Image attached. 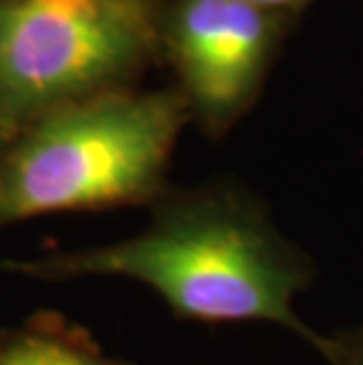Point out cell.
<instances>
[{
	"mask_svg": "<svg viewBox=\"0 0 363 365\" xmlns=\"http://www.w3.org/2000/svg\"><path fill=\"white\" fill-rule=\"evenodd\" d=\"M149 210V222L130 238L0 267L50 283L128 278L156 292L182 321L274 323L326 354L330 335L316 332L295 312L316 267L257 193L236 180L170 184Z\"/></svg>",
	"mask_w": 363,
	"mask_h": 365,
	"instance_id": "obj_1",
	"label": "cell"
},
{
	"mask_svg": "<svg viewBox=\"0 0 363 365\" xmlns=\"http://www.w3.org/2000/svg\"><path fill=\"white\" fill-rule=\"evenodd\" d=\"M191 123L175 88H126L61 106L0 149V229L48 215L151 207Z\"/></svg>",
	"mask_w": 363,
	"mask_h": 365,
	"instance_id": "obj_2",
	"label": "cell"
},
{
	"mask_svg": "<svg viewBox=\"0 0 363 365\" xmlns=\"http://www.w3.org/2000/svg\"><path fill=\"white\" fill-rule=\"evenodd\" d=\"M160 14L158 0H0V149L61 106L140 88Z\"/></svg>",
	"mask_w": 363,
	"mask_h": 365,
	"instance_id": "obj_3",
	"label": "cell"
},
{
	"mask_svg": "<svg viewBox=\"0 0 363 365\" xmlns=\"http://www.w3.org/2000/svg\"><path fill=\"white\" fill-rule=\"evenodd\" d=\"M283 36V14L236 0H173L160 14V61L191 123L220 139L257 102Z\"/></svg>",
	"mask_w": 363,
	"mask_h": 365,
	"instance_id": "obj_4",
	"label": "cell"
},
{
	"mask_svg": "<svg viewBox=\"0 0 363 365\" xmlns=\"http://www.w3.org/2000/svg\"><path fill=\"white\" fill-rule=\"evenodd\" d=\"M0 365H135L116 359L99 341L59 314H34L14 328L0 330Z\"/></svg>",
	"mask_w": 363,
	"mask_h": 365,
	"instance_id": "obj_5",
	"label": "cell"
},
{
	"mask_svg": "<svg viewBox=\"0 0 363 365\" xmlns=\"http://www.w3.org/2000/svg\"><path fill=\"white\" fill-rule=\"evenodd\" d=\"M321 359L326 365H363V321L330 335L328 349Z\"/></svg>",
	"mask_w": 363,
	"mask_h": 365,
	"instance_id": "obj_6",
	"label": "cell"
},
{
	"mask_svg": "<svg viewBox=\"0 0 363 365\" xmlns=\"http://www.w3.org/2000/svg\"><path fill=\"white\" fill-rule=\"evenodd\" d=\"M236 3H243V5H250V7H260V10H267V12H276V14H285L290 10H300L314 0H236Z\"/></svg>",
	"mask_w": 363,
	"mask_h": 365,
	"instance_id": "obj_7",
	"label": "cell"
}]
</instances>
